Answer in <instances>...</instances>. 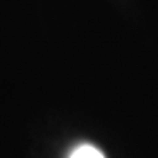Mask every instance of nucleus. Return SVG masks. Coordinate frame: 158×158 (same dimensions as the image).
Segmentation results:
<instances>
[{"label":"nucleus","mask_w":158,"mask_h":158,"mask_svg":"<svg viewBox=\"0 0 158 158\" xmlns=\"http://www.w3.org/2000/svg\"><path fill=\"white\" fill-rule=\"evenodd\" d=\"M69 158H105L102 150L97 148L95 145L90 143H81L73 148V152L69 153Z\"/></svg>","instance_id":"f257e3e1"}]
</instances>
